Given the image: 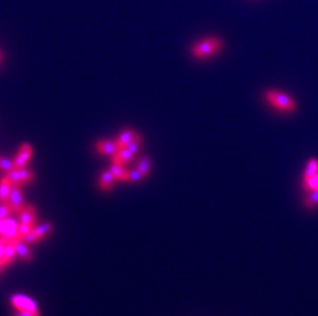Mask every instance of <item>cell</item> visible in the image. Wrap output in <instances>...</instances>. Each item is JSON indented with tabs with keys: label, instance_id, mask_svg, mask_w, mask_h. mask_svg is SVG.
Instances as JSON below:
<instances>
[{
	"label": "cell",
	"instance_id": "ba28073f",
	"mask_svg": "<svg viewBox=\"0 0 318 316\" xmlns=\"http://www.w3.org/2000/svg\"><path fill=\"white\" fill-rule=\"evenodd\" d=\"M13 241L15 244L17 256H19L24 261H30L32 259V252L27 247V243H25L21 239H15Z\"/></svg>",
	"mask_w": 318,
	"mask_h": 316
},
{
	"label": "cell",
	"instance_id": "ac0fdd59",
	"mask_svg": "<svg viewBox=\"0 0 318 316\" xmlns=\"http://www.w3.org/2000/svg\"><path fill=\"white\" fill-rule=\"evenodd\" d=\"M305 205L309 208H312L318 205V188L312 191H309V194L305 199Z\"/></svg>",
	"mask_w": 318,
	"mask_h": 316
},
{
	"label": "cell",
	"instance_id": "e0dca14e",
	"mask_svg": "<svg viewBox=\"0 0 318 316\" xmlns=\"http://www.w3.org/2000/svg\"><path fill=\"white\" fill-rule=\"evenodd\" d=\"M137 170L140 172L143 177H147L151 171V160L149 156H143L140 158L138 165H137Z\"/></svg>",
	"mask_w": 318,
	"mask_h": 316
},
{
	"label": "cell",
	"instance_id": "52a82bcc",
	"mask_svg": "<svg viewBox=\"0 0 318 316\" xmlns=\"http://www.w3.org/2000/svg\"><path fill=\"white\" fill-rule=\"evenodd\" d=\"M133 157H134V154L130 150H129L128 148L118 149L117 152L115 155H113V162L116 164L124 166L127 163L130 162Z\"/></svg>",
	"mask_w": 318,
	"mask_h": 316
},
{
	"label": "cell",
	"instance_id": "d6986e66",
	"mask_svg": "<svg viewBox=\"0 0 318 316\" xmlns=\"http://www.w3.org/2000/svg\"><path fill=\"white\" fill-rule=\"evenodd\" d=\"M7 177L8 179L11 180L13 185L16 186H21L23 182H22V178H21V174H20V170L19 169H13L12 171H10L7 173Z\"/></svg>",
	"mask_w": 318,
	"mask_h": 316
},
{
	"label": "cell",
	"instance_id": "4316f807",
	"mask_svg": "<svg viewBox=\"0 0 318 316\" xmlns=\"http://www.w3.org/2000/svg\"><path fill=\"white\" fill-rule=\"evenodd\" d=\"M143 178V175L140 174L138 170H134L131 172H128V181L129 182H138Z\"/></svg>",
	"mask_w": 318,
	"mask_h": 316
},
{
	"label": "cell",
	"instance_id": "3957f363",
	"mask_svg": "<svg viewBox=\"0 0 318 316\" xmlns=\"http://www.w3.org/2000/svg\"><path fill=\"white\" fill-rule=\"evenodd\" d=\"M11 303L15 308L18 309L19 311H30V312L39 313L36 303L27 296L15 295L12 297Z\"/></svg>",
	"mask_w": 318,
	"mask_h": 316
},
{
	"label": "cell",
	"instance_id": "44dd1931",
	"mask_svg": "<svg viewBox=\"0 0 318 316\" xmlns=\"http://www.w3.org/2000/svg\"><path fill=\"white\" fill-rule=\"evenodd\" d=\"M141 143H142V139L141 137L138 135V134H135L134 138L132 141L128 144V146L126 148H128L129 150H130L134 155L139 151V148L141 146Z\"/></svg>",
	"mask_w": 318,
	"mask_h": 316
},
{
	"label": "cell",
	"instance_id": "1f68e13d",
	"mask_svg": "<svg viewBox=\"0 0 318 316\" xmlns=\"http://www.w3.org/2000/svg\"><path fill=\"white\" fill-rule=\"evenodd\" d=\"M5 267V265L3 264V263H1V262H0V272H1L2 270H3V268Z\"/></svg>",
	"mask_w": 318,
	"mask_h": 316
},
{
	"label": "cell",
	"instance_id": "4dcf8cb0",
	"mask_svg": "<svg viewBox=\"0 0 318 316\" xmlns=\"http://www.w3.org/2000/svg\"><path fill=\"white\" fill-rule=\"evenodd\" d=\"M15 316H40V313L30 312V311H19Z\"/></svg>",
	"mask_w": 318,
	"mask_h": 316
},
{
	"label": "cell",
	"instance_id": "277c9868",
	"mask_svg": "<svg viewBox=\"0 0 318 316\" xmlns=\"http://www.w3.org/2000/svg\"><path fill=\"white\" fill-rule=\"evenodd\" d=\"M19 226L13 219H3L0 220V236L8 240L18 239Z\"/></svg>",
	"mask_w": 318,
	"mask_h": 316
},
{
	"label": "cell",
	"instance_id": "484cf974",
	"mask_svg": "<svg viewBox=\"0 0 318 316\" xmlns=\"http://www.w3.org/2000/svg\"><path fill=\"white\" fill-rule=\"evenodd\" d=\"M20 174H21V178H22V182L23 183H29L34 178L33 173L30 170L26 169V168L20 169Z\"/></svg>",
	"mask_w": 318,
	"mask_h": 316
},
{
	"label": "cell",
	"instance_id": "5bb4252c",
	"mask_svg": "<svg viewBox=\"0 0 318 316\" xmlns=\"http://www.w3.org/2000/svg\"><path fill=\"white\" fill-rule=\"evenodd\" d=\"M316 174H318V159H316V158H311V159L307 162L306 169L303 174V180L311 178Z\"/></svg>",
	"mask_w": 318,
	"mask_h": 316
},
{
	"label": "cell",
	"instance_id": "83f0119b",
	"mask_svg": "<svg viewBox=\"0 0 318 316\" xmlns=\"http://www.w3.org/2000/svg\"><path fill=\"white\" fill-rule=\"evenodd\" d=\"M22 240H23L25 243H27V244H28V243H34V242H36V241H39V238L37 237V235L35 234V232H34V231L32 230L30 233H28L27 235H26Z\"/></svg>",
	"mask_w": 318,
	"mask_h": 316
},
{
	"label": "cell",
	"instance_id": "6da1fadb",
	"mask_svg": "<svg viewBox=\"0 0 318 316\" xmlns=\"http://www.w3.org/2000/svg\"><path fill=\"white\" fill-rule=\"evenodd\" d=\"M265 99L275 110L281 113H291L297 110V103L288 94L277 90H268L265 93Z\"/></svg>",
	"mask_w": 318,
	"mask_h": 316
},
{
	"label": "cell",
	"instance_id": "ffe728a7",
	"mask_svg": "<svg viewBox=\"0 0 318 316\" xmlns=\"http://www.w3.org/2000/svg\"><path fill=\"white\" fill-rule=\"evenodd\" d=\"M303 188L307 192L312 191L318 188V174H316L313 177L309 178L307 180H303Z\"/></svg>",
	"mask_w": 318,
	"mask_h": 316
},
{
	"label": "cell",
	"instance_id": "5b68a950",
	"mask_svg": "<svg viewBox=\"0 0 318 316\" xmlns=\"http://www.w3.org/2000/svg\"><path fill=\"white\" fill-rule=\"evenodd\" d=\"M8 205H11L13 212L20 214L22 210L25 208L24 205V197H23V191L21 186L13 185L10 197H8Z\"/></svg>",
	"mask_w": 318,
	"mask_h": 316
},
{
	"label": "cell",
	"instance_id": "603a6c76",
	"mask_svg": "<svg viewBox=\"0 0 318 316\" xmlns=\"http://www.w3.org/2000/svg\"><path fill=\"white\" fill-rule=\"evenodd\" d=\"M33 228H34V226H32V225L21 223V225L19 226V229H18V239L22 240L26 235L33 230Z\"/></svg>",
	"mask_w": 318,
	"mask_h": 316
},
{
	"label": "cell",
	"instance_id": "cb8c5ba5",
	"mask_svg": "<svg viewBox=\"0 0 318 316\" xmlns=\"http://www.w3.org/2000/svg\"><path fill=\"white\" fill-rule=\"evenodd\" d=\"M13 169H15L14 162L11 161L10 159H7V158L0 156V171H3V172L8 173L10 171H12Z\"/></svg>",
	"mask_w": 318,
	"mask_h": 316
},
{
	"label": "cell",
	"instance_id": "8992f818",
	"mask_svg": "<svg viewBox=\"0 0 318 316\" xmlns=\"http://www.w3.org/2000/svg\"><path fill=\"white\" fill-rule=\"evenodd\" d=\"M97 150L99 153L104 154V155H115L117 150L118 147L117 144V141H111V140H103V141H100L96 145Z\"/></svg>",
	"mask_w": 318,
	"mask_h": 316
},
{
	"label": "cell",
	"instance_id": "d4e9b609",
	"mask_svg": "<svg viewBox=\"0 0 318 316\" xmlns=\"http://www.w3.org/2000/svg\"><path fill=\"white\" fill-rule=\"evenodd\" d=\"M12 212H13V209H12L11 205H8V203L0 205V220H3V219L7 218L11 215Z\"/></svg>",
	"mask_w": 318,
	"mask_h": 316
},
{
	"label": "cell",
	"instance_id": "7a4b0ae2",
	"mask_svg": "<svg viewBox=\"0 0 318 316\" xmlns=\"http://www.w3.org/2000/svg\"><path fill=\"white\" fill-rule=\"evenodd\" d=\"M223 48V40L220 37L213 36L204 38L195 43L192 47V55L196 59H207L216 56Z\"/></svg>",
	"mask_w": 318,
	"mask_h": 316
},
{
	"label": "cell",
	"instance_id": "30bf717a",
	"mask_svg": "<svg viewBox=\"0 0 318 316\" xmlns=\"http://www.w3.org/2000/svg\"><path fill=\"white\" fill-rule=\"evenodd\" d=\"M13 188V184L7 175L0 180V203L5 204L8 201L11 191Z\"/></svg>",
	"mask_w": 318,
	"mask_h": 316
},
{
	"label": "cell",
	"instance_id": "8fae6325",
	"mask_svg": "<svg viewBox=\"0 0 318 316\" xmlns=\"http://www.w3.org/2000/svg\"><path fill=\"white\" fill-rule=\"evenodd\" d=\"M115 180H116V178L114 177V174L110 172V170L103 172L100 177V186H101L102 190L109 191L111 188L114 187Z\"/></svg>",
	"mask_w": 318,
	"mask_h": 316
},
{
	"label": "cell",
	"instance_id": "f546056e",
	"mask_svg": "<svg viewBox=\"0 0 318 316\" xmlns=\"http://www.w3.org/2000/svg\"><path fill=\"white\" fill-rule=\"evenodd\" d=\"M7 240L0 237V262L4 264V250H5V244Z\"/></svg>",
	"mask_w": 318,
	"mask_h": 316
},
{
	"label": "cell",
	"instance_id": "9a60e30c",
	"mask_svg": "<svg viewBox=\"0 0 318 316\" xmlns=\"http://www.w3.org/2000/svg\"><path fill=\"white\" fill-rule=\"evenodd\" d=\"M109 170L117 180L128 181V172L124 169V166L114 163Z\"/></svg>",
	"mask_w": 318,
	"mask_h": 316
},
{
	"label": "cell",
	"instance_id": "9c48e42d",
	"mask_svg": "<svg viewBox=\"0 0 318 316\" xmlns=\"http://www.w3.org/2000/svg\"><path fill=\"white\" fill-rule=\"evenodd\" d=\"M20 221L23 224L34 226L36 223V210L33 205H27L20 213Z\"/></svg>",
	"mask_w": 318,
	"mask_h": 316
},
{
	"label": "cell",
	"instance_id": "7402d4cb",
	"mask_svg": "<svg viewBox=\"0 0 318 316\" xmlns=\"http://www.w3.org/2000/svg\"><path fill=\"white\" fill-rule=\"evenodd\" d=\"M32 154H33L32 147L29 144H23L20 148L18 156H20L25 161L28 162L31 159Z\"/></svg>",
	"mask_w": 318,
	"mask_h": 316
},
{
	"label": "cell",
	"instance_id": "2e32d148",
	"mask_svg": "<svg viewBox=\"0 0 318 316\" xmlns=\"http://www.w3.org/2000/svg\"><path fill=\"white\" fill-rule=\"evenodd\" d=\"M51 229H53V226H51L50 223L47 222V223L41 224V225H39L37 227H34L33 231L35 232V234L37 235L39 240H41L42 238H45V237L51 231Z\"/></svg>",
	"mask_w": 318,
	"mask_h": 316
},
{
	"label": "cell",
	"instance_id": "f1b7e54d",
	"mask_svg": "<svg viewBox=\"0 0 318 316\" xmlns=\"http://www.w3.org/2000/svg\"><path fill=\"white\" fill-rule=\"evenodd\" d=\"M14 166H15V169H23V168H26V164H27V161H25L23 158H21L20 156L17 155L16 158L14 159Z\"/></svg>",
	"mask_w": 318,
	"mask_h": 316
},
{
	"label": "cell",
	"instance_id": "7c38bea8",
	"mask_svg": "<svg viewBox=\"0 0 318 316\" xmlns=\"http://www.w3.org/2000/svg\"><path fill=\"white\" fill-rule=\"evenodd\" d=\"M135 134L136 133L133 129H125L124 131H122V134L118 136V138L117 140V144L118 149L126 148L128 146V144L133 140Z\"/></svg>",
	"mask_w": 318,
	"mask_h": 316
},
{
	"label": "cell",
	"instance_id": "4fadbf2b",
	"mask_svg": "<svg viewBox=\"0 0 318 316\" xmlns=\"http://www.w3.org/2000/svg\"><path fill=\"white\" fill-rule=\"evenodd\" d=\"M17 256L15 244L13 240H8L5 244V250H4V265H11L12 263L15 261Z\"/></svg>",
	"mask_w": 318,
	"mask_h": 316
}]
</instances>
